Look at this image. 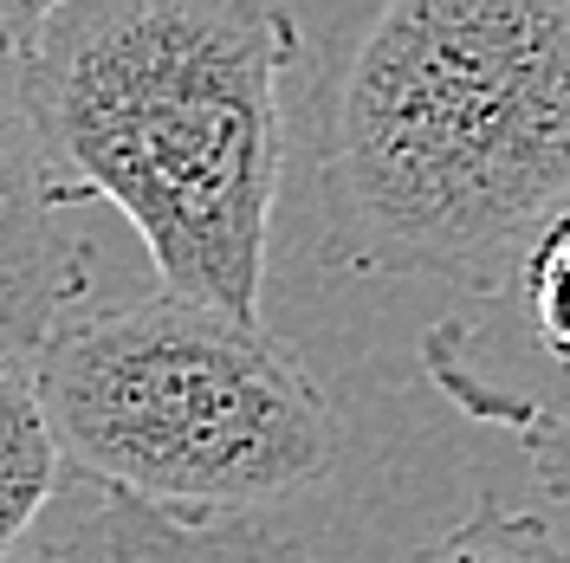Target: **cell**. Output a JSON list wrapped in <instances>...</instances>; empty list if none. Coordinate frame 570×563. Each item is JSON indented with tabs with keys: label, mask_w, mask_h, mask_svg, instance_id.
<instances>
[{
	"label": "cell",
	"mask_w": 570,
	"mask_h": 563,
	"mask_svg": "<svg viewBox=\"0 0 570 563\" xmlns=\"http://www.w3.org/2000/svg\"><path fill=\"white\" fill-rule=\"evenodd\" d=\"M305 27L259 0H59L27 20L46 181L110 201L163 292L259 324Z\"/></svg>",
	"instance_id": "1"
},
{
	"label": "cell",
	"mask_w": 570,
	"mask_h": 563,
	"mask_svg": "<svg viewBox=\"0 0 570 563\" xmlns=\"http://www.w3.org/2000/svg\"><path fill=\"white\" fill-rule=\"evenodd\" d=\"M570 195L564 0H390L324 110V247L363 279L493 292Z\"/></svg>",
	"instance_id": "2"
},
{
	"label": "cell",
	"mask_w": 570,
	"mask_h": 563,
	"mask_svg": "<svg viewBox=\"0 0 570 563\" xmlns=\"http://www.w3.org/2000/svg\"><path fill=\"white\" fill-rule=\"evenodd\" d=\"M27 376L66 473L156 512L253 518L337 466V408L312 363L176 292L71 312Z\"/></svg>",
	"instance_id": "3"
},
{
	"label": "cell",
	"mask_w": 570,
	"mask_h": 563,
	"mask_svg": "<svg viewBox=\"0 0 570 563\" xmlns=\"http://www.w3.org/2000/svg\"><path fill=\"white\" fill-rule=\"evenodd\" d=\"M422 369L487 427L570 422V195L532 227L493 292L428 324Z\"/></svg>",
	"instance_id": "4"
},
{
	"label": "cell",
	"mask_w": 570,
	"mask_h": 563,
	"mask_svg": "<svg viewBox=\"0 0 570 563\" xmlns=\"http://www.w3.org/2000/svg\"><path fill=\"white\" fill-rule=\"evenodd\" d=\"M27 20L33 7H0V350L27 356L91 292V247L59 227L27 98Z\"/></svg>",
	"instance_id": "5"
},
{
	"label": "cell",
	"mask_w": 570,
	"mask_h": 563,
	"mask_svg": "<svg viewBox=\"0 0 570 563\" xmlns=\"http://www.w3.org/2000/svg\"><path fill=\"white\" fill-rule=\"evenodd\" d=\"M13 563H318L259 518H181L66 473Z\"/></svg>",
	"instance_id": "6"
},
{
	"label": "cell",
	"mask_w": 570,
	"mask_h": 563,
	"mask_svg": "<svg viewBox=\"0 0 570 563\" xmlns=\"http://www.w3.org/2000/svg\"><path fill=\"white\" fill-rule=\"evenodd\" d=\"M59 480H66V460L46 434L33 376L20 356H0V563H13V551L33 537Z\"/></svg>",
	"instance_id": "7"
},
{
	"label": "cell",
	"mask_w": 570,
	"mask_h": 563,
	"mask_svg": "<svg viewBox=\"0 0 570 563\" xmlns=\"http://www.w3.org/2000/svg\"><path fill=\"white\" fill-rule=\"evenodd\" d=\"M409 563H570V551L551 537L544 518L512 512V505H480L473 518L441 531Z\"/></svg>",
	"instance_id": "8"
},
{
	"label": "cell",
	"mask_w": 570,
	"mask_h": 563,
	"mask_svg": "<svg viewBox=\"0 0 570 563\" xmlns=\"http://www.w3.org/2000/svg\"><path fill=\"white\" fill-rule=\"evenodd\" d=\"M519 447L532 460L538 493L570 512V422H525L519 427Z\"/></svg>",
	"instance_id": "9"
},
{
	"label": "cell",
	"mask_w": 570,
	"mask_h": 563,
	"mask_svg": "<svg viewBox=\"0 0 570 563\" xmlns=\"http://www.w3.org/2000/svg\"><path fill=\"white\" fill-rule=\"evenodd\" d=\"M0 356H7V350H0Z\"/></svg>",
	"instance_id": "10"
}]
</instances>
